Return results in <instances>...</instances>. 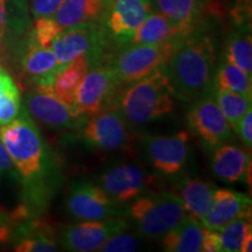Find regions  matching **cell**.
<instances>
[{"mask_svg": "<svg viewBox=\"0 0 252 252\" xmlns=\"http://www.w3.org/2000/svg\"><path fill=\"white\" fill-rule=\"evenodd\" d=\"M226 62L252 75V42L250 31L238 30L228 36L224 47Z\"/></svg>", "mask_w": 252, "mask_h": 252, "instance_id": "cell-28", "label": "cell"}, {"mask_svg": "<svg viewBox=\"0 0 252 252\" xmlns=\"http://www.w3.org/2000/svg\"><path fill=\"white\" fill-rule=\"evenodd\" d=\"M139 239L135 236L125 234V231L118 232L110 237L99 251L103 252H132L139 249Z\"/></svg>", "mask_w": 252, "mask_h": 252, "instance_id": "cell-32", "label": "cell"}, {"mask_svg": "<svg viewBox=\"0 0 252 252\" xmlns=\"http://www.w3.org/2000/svg\"><path fill=\"white\" fill-rule=\"evenodd\" d=\"M178 41L157 45H127L106 64L115 71L121 84L127 86L165 67Z\"/></svg>", "mask_w": 252, "mask_h": 252, "instance_id": "cell-6", "label": "cell"}, {"mask_svg": "<svg viewBox=\"0 0 252 252\" xmlns=\"http://www.w3.org/2000/svg\"><path fill=\"white\" fill-rule=\"evenodd\" d=\"M187 125L208 150H216L234 139V132L209 93L194 100L187 112Z\"/></svg>", "mask_w": 252, "mask_h": 252, "instance_id": "cell-8", "label": "cell"}, {"mask_svg": "<svg viewBox=\"0 0 252 252\" xmlns=\"http://www.w3.org/2000/svg\"><path fill=\"white\" fill-rule=\"evenodd\" d=\"M252 234L251 231L245 236L243 242H242V247H241V252H251L252 250Z\"/></svg>", "mask_w": 252, "mask_h": 252, "instance_id": "cell-39", "label": "cell"}, {"mask_svg": "<svg viewBox=\"0 0 252 252\" xmlns=\"http://www.w3.org/2000/svg\"><path fill=\"white\" fill-rule=\"evenodd\" d=\"M127 215L143 237L161 239L187 215L180 197L174 191H149L137 197Z\"/></svg>", "mask_w": 252, "mask_h": 252, "instance_id": "cell-4", "label": "cell"}, {"mask_svg": "<svg viewBox=\"0 0 252 252\" xmlns=\"http://www.w3.org/2000/svg\"><path fill=\"white\" fill-rule=\"evenodd\" d=\"M147 159L158 174L175 178L182 174L190 156V133L180 131L172 135H146L141 140Z\"/></svg>", "mask_w": 252, "mask_h": 252, "instance_id": "cell-9", "label": "cell"}, {"mask_svg": "<svg viewBox=\"0 0 252 252\" xmlns=\"http://www.w3.org/2000/svg\"><path fill=\"white\" fill-rule=\"evenodd\" d=\"M195 31V30H194ZM191 32L160 12H151L134 31L128 45H157L178 41Z\"/></svg>", "mask_w": 252, "mask_h": 252, "instance_id": "cell-19", "label": "cell"}, {"mask_svg": "<svg viewBox=\"0 0 252 252\" xmlns=\"http://www.w3.org/2000/svg\"><path fill=\"white\" fill-rule=\"evenodd\" d=\"M213 87L232 91V93L251 99L252 97V77L251 75L239 69L230 62L220 63L215 71Z\"/></svg>", "mask_w": 252, "mask_h": 252, "instance_id": "cell-27", "label": "cell"}, {"mask_svg": "<svg viewBox=\"0 0 252 252\" xmlns=\"http://www.w3.org/2000/svg\"><path fill=\"white\" fill-rule=\"evenodd\" d=\"M212 94L226 122L229 123L232 132L236 133L248 109L251 108V99L245 98L244 96L232 93V91L215 87H213Z\"/></svg>", "mask_w": 252, "mask_h": 252, "instance_id": "cell-29", "label": "cell"}, {"mask_svg": "<svg viewBox=\"0 0 252 252\" xmlns=\"http://www.w3.org/2000/svg\"><path fill=\"white\" fill-rule=\"evenodd\" d=\"M0 140L19 174L30 184L31 201L27 204L42 207L52 191L53 162L27 111H21L14 121L0 126Z\"/></svg>", "mask_w": 252, "mask_h": 252, "instance_id": "cell-1", "label": "cell"}, {"mask_svg": "<svg viewBox=\"0 0 252 252\" xmlns=\"http://www.w3.org/2000/svg\"><path fill=\"white\" fill-rule=\"evenodd\" d=\"M15 222L12 214L0 208V244L7 243L13 237Z\"/></svg>", "mask_w": 252, "mask_h": 252, "instance_id": "cell-36", "label": "cell"}, {"mask_svg": "<svg viewBox=\"0 0 252 252\" xmlns=\"http://www.w3.org/2000/svg\"><path fill=\"white\" fill-rule=\"evenodd\" d=\"M12 165H13V161H12L11 157H9L4 144L0 140V173L8 171Z\"/></svg>", "mask_w": 252, "mask_h": 252, "instance_id": "cell-38", "label": "cell"}, {"mask_svg": "<svg viewBox=\"0 0 252 252\" xmlns=\"http://www.w3.org/2000/svg\"><path fill=\"white\" fill-rule=\"evenodd\" d=\"M239 139L245 146V149L251 150L252 147V109L249 108L247 113L242 119L241 124L238 126V130L236 132Z\"/></svg>", "mask_w": 252, "mask_h": 252, "instance_id": "cell-35", "label": "cell"}, {"mask_svg": "<svg viewBox=\"0 0 252 252\" xmlns=\"http://www.w3.org/2000/svg\"><path fill=\"white\" fill-rule=\"evenodd\" d=\"M157 178L134 163H118L100 175L98 185L115 203H130L156 187Z\"/></svg>", "mask_w": 252, "mask_h": 252, "instance_id": "cell-13", "label": "cell"}, {"mask_svg": "<svg viewBox=\"0 0 252 252\" xmlns=\"http://www.w3.org/2000/svg\"><path fill=\"white\" fill-rule=\"evenodd\" d=\"M2 74H4V70H2V69H0V81H1V77H2Z\"/></svg>", "mask_w": 252, "mask_h": 252, "instance_id": "cell-40", "label": "cell"}, {"mask_svg": "<svg viewBox=\"0 0 252 252\" xmlns=\"http://www.w3.org/2000/svg\"><path fill=\"white\" fill-rule=\"evenodd\" d=\"M90 68L91 64L87 56H78L65 64L56 74L53 83V90L56 96L71 109L78 87Z\"/></svg>", "mask_w": 252, "mask_h": 252, "instance_id": "cell-24", "label": "cell"}, {"mask_svg": "<svg viewBox=\"0 0 252 252\" xmlns=\"http://www.w3.org/2000/svg\"><path fill=\"white\" fill-rule=\"evenodd\" d=\"M203 228L200 220L186 215L161 238L162 249L167 252L201 251Z\"/></svg>", "mask_w": 252, "mask_h": 252, "instance_id": "cell-23", "label": "cell"}, {"mask_svg": "<svg viewBox=\"0 0 252 252\" xmlns=\"http://www.w3.org/2000/svg\"><path fill=\"white\" fill-rule=\"evenodd\" d=\"M78 130L84 144L102 151L125 149L131 140L128 124L117 108H108L90 116Z\"/></svg>", "mask_w": 252, "mask_h": 252, "instance_id": "cell-11", "label": "cell"}, {"mask_svg": "<svg viewBox=\"0 0 252 252\" xmlns=\"http://www.w3.org/2000/svg\"><path fill=\"white\" fill-rule=\"evenodd\" d=\"M20 112V91L14 81L4 71L0 81V126L14 121Z\"/></svg>", "mask_w": 252, "mask_h": 252, "instance_id": "cell-30", "label": "cell"}, {"mask_svg": "<svg viewBox=\"0 0 252 252\" xmlns=\"http://www.w3.org/2000/svg\"><path fill=\"white\" fill-rule=\"evenodd\" d=\"M238 30L250 31V19H251V2L250 0H238L237 5L231 12Z\"/></svg>", "mask_w": 252, "mask_h": 252, "instance_id": "cell-34", "label": "cell"}, {"mask_svg": "<svg viewBox=\"0 0 252 252\" xmlns=\"http://www.w3.org/2000/svg\"><path fill=\"white\" fill-rule=\"evenodd\" d=\"M18 238L17 252H54L58 251L55 229L42 220H25L15 225L13 237Z\"/></svg>", "mask_w": 252, "mask_h": 252, "instance_id": "cell-20", "label": "cell"}, {"mask_svg": "<svg viewBox=\"0 0 252 252\" xmlns=\"http://www.w3.org/2000/svg\"><path fill=\"white\" fill-rule=\"evenodd\" d=\"M158 11L176 24L194 31L201 26L206 0H154Z\"/></svg>", "mask_w": 252, "mask_h": 252, "instance_id": "cell-25", "label": "cell"}, {"mask_svg": "<svg viewBox=\"0 0 252 252\" xmlns=\"http://www.w3.org/2000/svg\"><path fill=\"white\" fill-rule=\"evenodd\" d=\"M121 87L123 84L108 64L90 68L76 91L72 110L82 117H90L108 108H115Z\"/></svg>", "mask_w": 252, "mask_h": 252, "instance_id": "cell-7", "label": "cell"}, {"mask_svg": "<svg viewBox=\"0 0 252 252\" xmlns=\"http://www.w3.org/2000/svg\"><path fill=\"white\" fill-rule=\"evenodd\" d=\"M67 212L75 220H103L117 219L122 206L115 203L98 184L74 181L65 200Z\"/></svg>", "mask_w": 252, "mask_h": 252, "instance_id": "cell-10", "label": "cell"}, {"mask_svg": "<svg viewBox=\"0 0 252 252\" xmlns=\"http://www.w3.org/2000/svg\"><path fill=\"white\" fill-rule=\"evenodd\" d=\"M109 39L102 24L87 23L60 32L53 40L50 48L60 69L78 56H87L93 68L103 64Z\"/></svg>", "mask_w": 252, "mask_h": 252, "instance_id": "cell-5", "label": "cell"}, {"mask_svg": "<svg viewBox=\"0 0 252 252\" xmlns=\"http://www.w3.org/2000/svg\"><path fill=\"white\" fill-rule=\"evenodd\" d=\"M251 230V217H236L229 220L219 231L220 247L224 252H241L242 242Z\"/></svg>", "mask_w": 252, "mask_h": 252, "instance_id": "cell-31", "label": "cell"}, {"mask_svg": "<svg viewBox=\"0 0 252 252\" xmlns=\"http://www.w3.org/2000/svg\"><path fill=\"white\" fill-rule=\"evenodd\" d=\"M65 0H32L31 12L35 19L52 17Z\"/></svg>", "mask_w": 252, "mask_h": 252, "instance_id": "cell-33", "label": "cell"}, {"mask_svg": "<svg viewBox=\"0 0 252 252\" xmlns=\"http://www.w3.org/2000/svg\"><path fill=\"white\" fill-rule=\"evenodd\" d=\"M241 216L251 217L250 197L231 189L216 188L213 206L203 220L202 225L209 230L219 231L229 220Z\"/></svg>", "mask_w": 252, "mask_h": 252, "instance_id": "cell-16", "label": "cell"}, {"mask_svg": "<svg viewBox=\"0 0 252 252\" xmlns=\"http://www.w3.org/2000/svg\"><path fill=\"white\" fill-rule=\"evenodd\" d=\"M174 93L163 69L119 91L115 108L128 125L140 126L162 119L174 110Z\"/></svg>", "mask_w": 252, "mask_h": 252, "instance_id": "cell-3", "label": "cell"}, {"mask_svg": "<svg viewBox=\"0 0 252 252\" xmlns=\"http://www.w3.org/2000/svg\"><path fill=\"white\" fill-rule=\"evenodd\" d=\"M127 228V220L119 217L103 220H82L59 230V235H56L58 245L63 250L71 252L99 251L110 237Z\"/></svg>", "mask_w": 252, "mask_h": 252, "instance_id": "cell-12", "label": "cell"}, {"mask_svg": "<svg viewBox=\"0 0 252 252\" xmlns=\"http://www.w3.org/2000/svg\"><path fill=\"white\" fill-rule=\"evenodd\" d=\"M216 60L212 36L201 26L179 40L162 68L176 98L194 102L212 93Z\"/></svg>", "mask_w": 252, "mask_h": 252, "instance_id": "cell-2", "label": "cell"}, {"mask_svg": "<svg viewBox=\"0 0 252 252\" xmlns=\"http://www.w3.org/2000/svg\"><path fill=\"white\" fill-rule=\"evenodd\" d=\"M201 251L202 252H220L222 251L220 247V235L217 231L203 228L202 244H201Z\"/></svg>", "mask_w": 252, "mask_h": 252, "instance_id": "cell-37", "label": "cell"}, {"mask_svg": "<svg viewBox=\"0 0 252 252\" xmlns=\"http://www.w3.org/2000/svg\"><path fill=\"white\" fill-rule=\"evenodd\" d=\"M212 171L220 180L230 182H249L250 184L251 156L248 149L224 144L214 150Z\"/></svg>", "mask_w": 252, "mask_h": 252, "instance_id": "cell-17", "label": "cell"}, {"mask_svg": "<svg viewBox=\"0 0 252 252\" xmlns=\"http://www.w3.org/2000/svg\"><path fill=\"white\" fill-rule=\"evenodd\" d=\"M21 65L25 76L35 87H53L56 74L61 70L50 47L27 45Z\"/></svg>", "mask_w": 252, "mask_h": 252, "instance_id": "cell-22", "label": "cell"}, {"mask_svg": "<svg viewBox=\"0 0 252 252\" xmlns=\"http://www.w3.org/2000/svg\"><path fill=\"white\" fill-rule=\"evenodd\" d=\"M0 49H1V42H0Z\"/></svg>", "mask_w": 252, "mask_h": 252, "instance_id": "cell-41", "label": "cell"}, {"mask_svg": "<svg viewBox=\"0 0 252 252\" xmlns=\"http://www.w3.org/2000/svg\"><path fill=\"white\" fill-rule=\"evenodd\" d=\"M151 12V0H109L100 24L109 37L125 47Z\"/></svg>", "mask_w": 252, "mask_h": 252, "instance_id": "cell-14", "label": "cell"}, {"mask_svg": "<svg viewBox=\"0 0 252 252\" xmlns=\"http://www.w3.org/2000/svg\"><path fill=\"white\" fill-rule=\"evenodd\" d=\"M109 0H65L50 19L59 32L87 23H98Z\"/></svg>", "mask_w": 252, "mask_h": 252, "instance_id": "cell-21", "label": "cell"}, {"mask_svg": "<svg viewBox=\"0 0 252 252\" xmlns=\"http://www.w3.org/2000/svg\"><path fill=\"white\" fill-rule=\"evenodd\" d=\"M26 106L34 118L55 130H78L88 118L78 116L60 99L53 87L34 88L26 96Z\"/></svg>", "mask_w": 252, "mask_h": 252, "instance_id": "cell-15", "label": "cell"}, {"mask_svg": "<svg viewBox=\"0 0 252 252\" xmlns=\"http://www.w3.org/2000/svg\"><path fill=\"white\" fill-rule=\"evenodd\" d=\"M216 186L203 179L180 176L176 182V193L187 215L201 223L206 219L214 202Z\"/></svg>", "mask_w": 252, "mask_h": 252, "instance_id": "cell-18", "label": "cell"}, {"mask_svg": "<svg viewBox=\"0 0 252 252\" xmlns=\"http://www.w3.org/2000/svg\"><path fill=\"white\" fill-rule=\"evenodd\" d=\"M28 25L26 0H0V42L21 35Z\"/></svg>", "mask_w": 252, "mask_h": 252, "instance_id": "cell-26", "label": "cell"}]
</instances>
